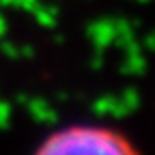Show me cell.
<instances>
[{"label":"cell","mask_w":155,"mask_h":155,"mask_svg":"<svg viewBox=\"0 0 155 155\" xmlns=\"http://www.w3.org/2000/svg\"><path fill=\"white\" fill-rule=\"evenodd\" d=\"M35 155H138V151L112 129L73 125L52 134Z\"/></svg>","instance_id":"obj_1"}]
</instances>
